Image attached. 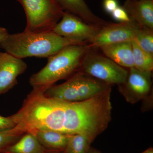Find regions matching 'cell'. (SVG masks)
<instances>
[{
	"instance_id": "6da1fadb",
	"label": "cell",
	"mask_w": 153,
	"mask_h": 153,
	"mask_svg": "<svg viewBox=\"0 0 153 153\" xmlns=\"http://www.w3.org/2000/svg\"><path fill=\"white\" fill-rule=\"evenodd\" d=\"M71 45L84 44L58 36L52 31L42 33L24 31L9 34L0 42L1 48L21 59L31 57L48 58Z\"/></svg>"
},
{
	"instance_id": "7a4b0ae2",
	"label": "cell",
	"mask_w": 153,
	"mask_h": 153,
	"mask_svg": "<svg viewBox=\"0 0 153 153\" xmlns=\"http://www.w3.org/2000/svg\"><path fill=\"white\" fill-rule=\"evenodd\" d=\"M90 48L88 44L69 45L48 57L47 65L30 77L33 90L44 92L58 80L70 78L79 71Z\"/></svg>"
},
{
	"instance_id": "3957f363",
	"label": "cell",
	"mask_w": 153,
	"mask_h": 153,
	"mask_svg": "<svg viewBox=\"0 0 153 153\" xmlns=\"http://www.w3.org/2000/svg\"><path fill=\"white\" fill-rule=\"evenodd\" d=\"M26 14L25 32L33 33L52 32L62 18L63 9L56 0H16Z\"/></svg>"
},
{
	"instance_id": "277c9868",
	"label": "cell",
	"mask_w": 153,
	"mask_h": 153,
	"mask_svg": "<svg viewBox=\"0 0 153 153\" xmlns=\"http://www.w3.org/2000/svg\"><path fill=\"white\" fill-rule=\"evenodd\" d=\"M90 49L84 56L79 71L109 85L124 84L128 71L106 56L92 52Z\"/></svg>"
},
{
	"instance_id": "5b68a950",
	"label": "cell",
	"mask_w": 153,
	"mask_h": 153,
	"mask_svg": "<svg viewBox=\"0 0 153 153\" xmlns=\"http://www.w3.org/2000/svg\"><path fill=\"white\" fill-rule=\"evenodd\" d=\"M101 27L85 23L68 11L63 12L61 21L52 32L71 41L86 44L95 37Z\"/></svg>"
},
{
	"instance_id": "8992f818",
	"label": "cell",
	"mask_w": 153,
	"mask_h": 153,
	"mask_svg": "<svg viewBox=\"0 0 153 153\" xmlns=\"http://www.w3.org/2000/svg\"><path fill=\"white\" fill-rule=\"evenodd\" d=\"M142 27L131 20L117 24L108 23L100 28L96 36L89 42L88 46L90 48H98L108 44L132 41Z\"/></svg>"
},
{
	"instance_id": "52a82bcc",
	"label": "cell",
	"mask_w": 153,
	"mask_h": 153,
	"mask_svg": "<svg viewBox=\"0 0 153 153\" xmlns=\"http://www.w3.org/2000/svg\"><path fill=\"white\" fill-rule=\"evenodd\" d=\"M152 72L129 68L126 82L120 85V91L130 102L142 99L149 92L152 85Z\"/></svg>"
},
{
	"instance_id": "ba28073f",
	"label": "cell",
	"mask_w": 153,
	"mask_h": 153,
	"mask_svg": "<svg viewBox=\"0 0 153 153\" xmlns=\"http://www.w3.org/2000/svg\"><path fill=\"white\" fill-rule=\"evenodd\" d=\"M27 67L22 59L7 52H0V95L17 84V78L26 71Z\"/></svg>"
},
{
	"instance_id": "9c48e42d",
	"label": "cell",
	"mask_w": 153,
	"mask_h": 153,
	"mask_svg": "<svg viewBox=\"0 0 153 153\" xmlns=\"http://www.w3.org/2000/svg\"><path fill=\"white\" fill-rule=\"evenodd\" d=\"M124 8L133 21L153 29V0H126Z\"/></svg>"
},
{
	"instance_id": "30bf717a",
	"label": "cell",
	"mask_w": 153,
	"mask_h": 153,
	"mask_svg": "<svg viewBox=\"0 0 153 153\" xmlns=\"http://www.w3.org/2000/svg\"><path fill=\"white\" fill-rule=\"evenodd\" d=\"M105 56L124 68L134 67L131 41L119 42L99 47Z\"/></svg>"
},
{
	"instance_id": "8fae6325",
	"label": "cell",
	"mask_w": 153,
	"mask_h": 153,
	"mask_svg": "<svg viewBox=\"0 0 153 153\" xmlns=\"http://www.w3.org/2000/svg\"><path fill=\"white\" fill-rule=\"evenodd\" d=\"M63 10L79 17L85 23L101 27L108 22L96 16L84 0H56Z\"/></svg>"
},
{
	"instance_id": "7c38bea8",
	"label": "cell",
	"mask_w": 153,
	"mask_h": 153,
	"mask_svg": "<svg viewBox=\"0 0 153 153\" xmlns=\"http://www.w3.org/2000/svg\"><path fill=\"white\" fill-rule=\"evenodd\" d=\"M33 134L47 151H64L69 137V135L51 130H38Z\"/></svg>"
},
{
	"instance_id": "4fadbf2b",
	"label": "cell",
	"mask_w": 153,
	"mask_h": 153,
	"mask_svg": "<svg viewBox=\"0 0 153 153\" xmlns=\"http://www.w3.org/2000/svg\"><path fill=\"white\" fill-rule=\"evenodd\" d=\"M46 150L32 133H26L1 153H45Z\"/></svg>"
},
{
	"instance_id": "5bb4252c",
	"label": "cell",
	"mask_w": 153,
	"mask_h": 153,
	"mask_svg": "<svg viewBox=\"0 0 153 153\" xmlns=\"http://www.w3.org/2000/svg\"><path fill=\"white\" fill-rule=\"evenodd\" d=\"M131 42L134 67L140 71L152 72L153 69V55L143 50L134 40Z\"/></svg>"
},
{
	"instance_id": "9a60e30c",
	"label": "cell",
	"mask_w": 153,
	"mask_h": 153,
	"mask_svg": "<svg viewBox=\"0 0 153 153\" xmlns=\"http://www.w3.org/2000/svg\"><path fill=\"white\" fill-rule=\"evenodd\" d=\"M91 142L82 135H69L65 153H87Z\"/></svg>"
},
{
	"instance_id": "2e32d148",
	"label": "cell",
	"mask_w": 153,
	"mask_h": 153,
	"mask_svg": "<svg viewBox=\"0 0 153 153\" xmlns=\"http://www.w3.org/2000/svg\"><path fill=\"white\" fill-rule=\"evenodd\" d=\"M25 133L18 125L10 129L0 131V153L16 142Z\"/></svg>"
},
{
	"instance_id": "e0dca14e",
	"label": "cell",
	"mask_w": 153,
	"mask_h": 153,
	"mask_svg": "<svg viewBox=\"0 0 153 153\" xmlns=\"http://www.w3.org/2000/svg\"><path fill=\"white\" fill-rule=\"evenodd\" d=\"M134 40L143 50L153 55L152 30L142 27L137 32Z\"/></svg>"
},
{
	"instance_id": "ac0fdd59",
	"label": "cell",
	"mask_w": 153,
	"mask_h": 153,
	"mask_svg": "<svg viewBox=\"0 0 153 153\" xmlns=\"http://www.w3.org/2000/svg\"><path fill=\"white\" fill-rule=\"evenodd\" d=\"M20 121L21 114L19 111L7 117L0 115V131L15 127L19 124Z\"/></svg>"
},
{
	"instance_id": "d6986e66",
	"label": "cell",
	"mask_w": 153,
	"mask_h": 153,
	"mask_svg": "<svg viewBox=\"0 0 153 153\" xmlns=\"http://www.w3.org/2000/svg\"><path fill=\"white\" fill-rule=\"evenodd\" d=\"M111 14L114 19L120 22H128L131 20L124 8L119 6Z\"/></svg>"
},
{
	"instance_id": "ffe728a7",
	"label": "cell",
	"mask_w": 153,
	"mask_h": 153,
	"mask_svg": "<svg viewBox=\"0 0 153 153\" xmlns=\"http://www.w3.org/2000/svg\"><path fill=\"white\" fill-rule=\"evenodd\" d=\"M117 0H104L103 7L108 13L111 14L118 7Z\"/></svg>"
},
{
	"instance_id": "44dd1931",
	"label": "cell",
	"mask_w": 153,
	"mask_h": 153,
	"mask_svg": "<svg viewBox=\"0 0 153 153\" xmlns=\"http://www.w3.org/2000/svg\"><path fill=\"white\" fill-rule=\"evenodd\" d=\"M8 34L7 30L5 28L0 27V42L5 39Z\"/></svg>"
},
{
	"instance_id": "7402d4cb",
	"label": "cell",
	"mask_w": 153,
	"mask_h": 153,
	"mask_svg": "<svg viewBox=\"0 0 153 153\" xmlns=\"http://www.w3.org/2000/svg\"><path fill=\"white\" fill-rule=\"evenodd\" d=\"M45 153H65L64 151H47L46 150Z\"/></svg>"
},
{
	"instance_id": "603a6c76",
	"label": "cell",
	"mask_w": 153,
	"mask_h": 153,
	"mask_svg": "<svg viewBox=\"0 0 153 153\" xmlns=\"http://www.w3.org/2000/svg\"><path fill=\"white\" fill-rule=\"evenodd\" d=\"M143 153H153V149H152V148L148 149L147 150H146V151H145V152Z\"/></svg>"
},
{
	"instance_id": "cb8c5ba5",
	"label": "cell",
	"mask_w": 153,
	"mask_h": 153,
	"mask_svg": "<svg viewBox=\"0 0 153 153\" xmlns=\"http://www.w3.org/2000/svg\"><path fill=\"white\" fill-rule=\"evenodd\" d=\"M89 153H100L96 151L91 150Z\"/></svg>"
}]
</instances>
